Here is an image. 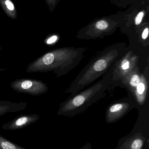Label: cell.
Listing matches in <instances>:
<instances>
[{
	"label": "cell",
	"instance_id": "6da1fadb",
	"mask_svg": "<svg viewBox=\"0 0 149 149\" xmlns=\"http://www.w3.org/2000/svg\"><path fill=\"white\" fill-rule=\"evenodd\" d=\"M110 149H149L148 126H136L128 134L118 141L117 147Z\"/></svg>",
	"mask_w": 149,
	"mask_h": 149
},
{
	"label": "cell",
	"instance_id": "7a4b0ae2",
	"mask_svg": "<svg viewBox=\"0 0 149 149\" xmlns=\"http://www.w3.org/2000/svg\"><path fill=\"white\" fill-rule=\"evenodd\" d=\"M10 86L17 93L34 96L43 94L49 89L47 85L42 81L29 78L17 79L10 83Z\"/></svg>",
	"mask_w": 149,
	"mask_h": 149
},
{
	"label": "cell",
	"instance_id": "3957f363",
	"mask_svg": "<svg viewBox=\"0 0 149 149\" xmlns=\"http://www.w3.org/2000/svg\"><path fill=\"white\" fill-rule=\"evenodd\" d=\"M39 118V116L35 113L22 115L17 116L8 123L3 124L2 126V128L4 130H14L22 129L36 122Z\"/></svg>",
	"mask_w": 149,
	"mask_h": 149
},
{
	"label": "cell",
	"instance_id": "277c9868",
	"mask_svg": "<svg viewBox=\"0 0 149 149\" xmlns=\"http://www.w3.org/2000/svg\"><path fill=\"white\" fill-rule=\"evenodd\" d=\"M27 102H13L10 101H0V116L7 113H15L25 109L28 105Z\"/></svg>",
	"mask_w": 149,
	"mask_h": 149
},
{
	"label": "cell",
	"instance_id": "5b68a950",
	"mask_svg": "<svg viewBox=\"0 0 149 149\" xmlns=\"http://www.w3.org/2000/svg\"><path fill=\"white\" fill-rule=\"evenodd\" d=\"M0 5L7 16L14 20L17 19V10L12 0H0Z\"/></svg>",
	"mask_w": 149,
	"mask_h": 149
},
{
	"label": "cell",
	"instance_id": "8992f818",
	"mask_svg": "<svg viewBox=\"0 0 149 149\" xmlns=\"http://www.w3.org/2000/svg\"><path fill=\"white\" fill-rule=\"evenodd\" d=\"M0 149H27L9 141L0 135Z\"/></svg>",
	"mask_w": 149,
	"mask_h": 149
},
{
	"label": "cell",
	"instance_id": "52a82bcc",
	"mask_svg": "<svg viewBox=\"0 0 149 149\" xmlns=\"http://www.w3.org/2000/svg\"><path fill=\"white\" fill-rule=\"evenodd\" d=\"M107 66V63L104 59H100L96 62L94 65V69L96 71L100 72L106 69Z\"/></svg>",
	"mask_w": 149,
	"mask_h": 149
},
{
	"label": "cell",
	"instance_id": "ba28073f",
	"mask_svg": "<svg viewBox=\"0 0 149 149\" xmlns=\"http://www.w3.org/2000/svg\"><path fill=\"white\" fill-rule=\"evenodd\" d=\"M85 101V98L84 96L82 95H79L74 97L72 100V105L73 107H79L82 105Z\"/></svg>",
	"mask_w": 149,
	"mask_h": 149
},
{
	"label": "cell",
	"instance_id": "9c48e42d",
	"mask_svg": "<svg viewBox=\"0 0 149 149\" xmlns=\"http://www.w3.org/2000/svg\"><path fill=\"white\" fill-rule=\"evenodd\" d=\"M96 27L97 29L100 30H105L108 27V24L106 21L101 20L99 21L96 23Z\"/></svg>",
	"mask_w": 149,
	"mask_h": 149
},
{
	"label": "cell",
	"instance_id": "30bf717a",
	"mask_svg": "<svg viewBox=\"0 0 149 149\" xmlns=\"http://www.w3.org/2000/svg\"><path fill=\"white\" fill-rule=\"evenodd\" d=\"M140 82V78L137 74H134L130 79V85L133 86H136Z\"/></svg>",
	"mask_w": 149,
	"mask_h": 149
},
{
	"label": "cell",
	"instance_id": "8fae6325",
	"mask_svg": "<svg viewBox=\"0 0 149 149\" xmlns=\"http://www.w3.org/2000/svg\"><path fill=\"white\" fill-rule=\"evenodd\" d=\"M143 15H144L143 12H141L136 16L135 19V23L136 25L140 24V23L141 22L143 18Z\"/></svg>",
	"mask_w": 149,
	"mask_h": 149
},
{
	"label": "cell",
	"instance_id": "7c38bea8",
	"mask_svg": "<svg viewBox=\"0 0 149 149\" xmlns=\"http://www.w3.org/2000/svg\"><path fill=\"white\" fill-rule=\"evenodd\" d=\"M137 89L140 94H142L145 90V86L143 83H139L137 86Z\"/></svg>",
	"mask_w": 149,
	"mask_h": 149
},
{
	"label": "cell",
	"instance_id": "4fadbf2b",
	"mask_svg": "<svg viewBox=\"0 0 149 149\" xmlns=\"http://www.w3.org/2000/svg\"><path fill=\"white\" fill-rule=\"evenodd\" d=\"M57 36H52V37L50 38L47 40L46 43L48 44H51L57 41Z\"/></svg>",
	"mask_w": 149,
	"mask_h": 149
},
{
	"label": "cell",
	"instance_id": "5bb4252c",
	"mask_svg": "<svg viewBox=\"0 0 149 149\" xmlns=\"http://www.w3.org/2000/svg\"><path fill=\"white\" fill-rule=\"evenodd\" d=\"M149 34V29L148 28H146L143 31V32L142 35V38L143 39H147V38Z\"/></svg>",
	"mask_w": 149,
	"mask_h": 149
},
{
	"label": "cell",
	"instance_id": "9a60e30c",
	"mask_svg": "<svg viewBox=\"0 0 149 149\" xmlns=\"http://www.w3.org/2000/svg\"><path fill=\"white\" fill-rule=\"evenodd\" d=\"M79 149H92V145L90 142H88Z\"/></svg>",
	"mask_w": 149,
	"mask_h": 149
},
{
	"label": "cell",
	"instance_id": "2e32d148",
	"mask_svg": "<svg viewBox=\"0 0 149 149\" xmlns=\"http://www.w3.org/2000/svg\"><path fill=\"white\" fill-rule=\"evenodd\" d=\"M45 1L47 5L50 7V9L51 10L52 5L54 4L53 0H45Z\"/></svg>",
	"mask_w": 149,
	"mask_h": 149
},
{
	"label": "cell",
	"instance_id": "e0dca14e",
	"mask_svg": "<svg viewBox=\"0 0 149 149\" xmlns=\"http://www.w3.org/2000/svg\"><path fill=\"white\" fill-rule=\"evenodd\" d=\"M122 67V69L124 70L128 69L129 67V62L127 61L126 63H123Z\"/></svg>",
	"mask_w": 149,
	"mask_h": 149
},
{
	"label": "cell",
	"instance_id": "ac0fdd59",
	"mask_svg": "<svg viewBox=\"0 0 149 149\" xmlns=\"http://www.w3.org/2000/svg\"><path fill=\"white\" fill-rule=\"evenodd\" d=\"M6 70H7L6 69H3V68L0 67V72L4 71Z\"/></svg>",
	"mask_w": 149,
	"mask_h": 149
},
{
	"label": "cell",
	"instance_id": "d6986e66",
	"mask_svg": "<svg viewBox=\"0 0 149 149\" xmlns=\"http://www.w3.org/2000/svg\"><path fill=\"white\" fill-rule=\"evenodd\" d=\"M2 50V49L1 47H0V53H1V52Z\"/></svg>",
	"mask_w": 149,
	"mask_h": 149
}]
</instances>
